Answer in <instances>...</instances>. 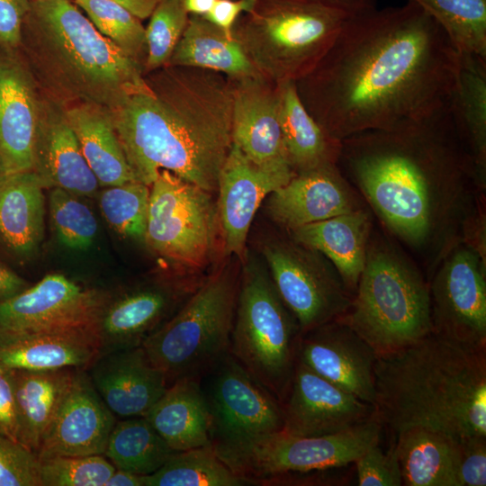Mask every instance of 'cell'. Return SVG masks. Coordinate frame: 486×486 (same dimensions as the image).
<instances>
[{
	"instance_id": "1",
	"label": "cell",
	"mask_w": 486,
	"mask_h": 486,
	"mask_svg": "<svg viewBox=\"0 0 486 486\" xmlns=\"http://www.w3.org/2000/svg\"><path fill=\"white\" fill-rule=\"evenodd\" d=\"M459 68L460 52L446 32L407 1L347 17L296 85L311 115L341 141L436 110L450 99Z\"/></svg>"
},
{
	"instance_id": "2",
	"label": "cell",
	"mask_w": 486,
	"mask_h": 486,
	"mask_svg": "<svg viewBox=\"0 0 486 486\" xmlns=\"http://www.w3.org/2000/svg\"><path fill=\"white\" fill-rule=\"evenodd\" d=\"M449 100L392 128L344 139L338 161L386 228L432 266L464 240L476 217L470 191L484 186Z\"/></svg>"
},
{
	"instance_id": "3",
	"label": "cell",
	"mask_w": 486,
	"mask_h": 486,
	"mask_svg": "<svg viewBox=\"0 0 486 486\" xmlns=\"http://www.w3.org/2000/svg\"><path fill=\"white\" fill-rule=\"evenodd\" d=\"M161 89L147 81L108 109L137 181L167 170L217 192L232 146L233 86L220 73L175 66Z\"/></svg>"
},
{
	"instance_id": "4",
	"label": "cell",
	"mask_w": 486,
	"mask_h": 486,
	"mask_svg": "<svg viewBox=\"0 0 486 486\" xmlns=\"http://www.w3.org/2000/svg\"><path fill=\"white\" fill-rule=\"evenodd\" d=\"M374 414L395 435L413 428L486 436V347L431 332L374 364Z\"/></svg>"
},
{
	"instance_id": "5",
	"label": "cell",
	"mask_w": 486,
	"mask_h": 486,
	"mask_svg": "<svg viewBox=\"0 0 486 486\" xmlns=\"http://www.w3.org/2000/svg\"><path fill=\"white\" fill-rule=\"evenodd\" d=\"M338 318L375 352L401 349L433 331L429 285L418 268L382 240H369L364 270Z\"/></svg>"
},
{
	"instance_id": "6",
	"label": "cell",
	"mask_w": 486,
	"mask_h": 486,
	"mask_svg": "<svg viewBox=\"0 0 486 486\" xmlns=\"http://www.w3.org/2000/svg\"><path fill=\"white\" fill-rule=\"evenodd\" d=\"M238 279L227 266L197 286L142 344L168 386L200 379L230 354Z\"/></svg>"
},
{
	"instance_id": "7",
	"label": "cell",
	"mask_w": 486,
	"mask_h": 486,
	"mask_svg": "<svg viewBox=\"0 0 486 486\" xmlns=\"http://www.w3.org/2000/svg\"><path fill=\"white\" fill-rule=\"evenodd\" d=\"M347 17L309 0H256L238 20L245 39L239 42L259 73L275 83L298 82L320 63Z\"/></svg>"
},
{
	"instance_id": "8",
	"label": "cell",
	"mask_w": 486,
	"mask_h": 486,
	"mask_svg": "<svg viewBox=\"0 0 486 486\" xmlns=\"http://www.w3.org/2000/svg\"><path fill=\"white\" fill-rule=\"evenodd\" d=\"M301 332L269 273L250 259L238 280L230 354L280 403L293 374Z\"/></svg>"
},
{
	"instance_id": "9",
	"label": "cell",
	"mask_w": 486,
	"mask_h": 486,
	"mask_svg": "<svg viewBox=\"0 0 486 486\" xmlns=\"http://www.w3.org/2000/svg\"><path fill=\"white\" fill-rule=\"evenodd\" d=\"M38 23L61 66L83 86L94 104L108 109L144 86L140 64L69 0H34Z\"/></svg>"
},
{
	"instance_id": "10",
	"label": "cell",
	"mask_w": 486,
	"mask_h": 486,
	"mask_svg": "<svg viewBox=\"0 0 486 486\" xmlns=\"http://www.w3.org/2000/svg\"><path fill=\"white\" fill-rule=\"evenodd\" d=\"M210 415L211 446L225 463L283 430L280 401L230 355L200 378Z\"/></svg>"
},
{
	"instance_id": "11",
	"label": "cell",
	"mask_w": 486,
	"mask_h": 486,
	"mask_svg": "<svg viewBox=\"0 0 486 486\" xmlns=\"http://www.w3.org/2000/svg\"><path fill=\"white\" fill-rule=\"evenodd\" d=\"M382 425L374 414L335 434L301 436L283 430L252 444L225 464L250 485H274L293 473L339 468L379 444Z\"/></svg>"
},
{
	"instance_id": "12",
	"label": "cell",
	"mask_w": 486,
	"mask_h": 486,
	"mask_svg": "<svg viewBox=\"0 0 486 486\" xmlns=\"http://www.w3.org/2000/svg\"><path fill=\"white\" fill-rule=\"evenodd\" d=\"M144 241L158 255L188 268L207 262L220 226L211 192L161 170L151 184Z\"/></svg>"
},
{
	"instance_id": "13",
	"label": "cell",
	"mask_w": 486,
	"mask_h": 486,
	"mask_svg": "<svg viewBox=\"0 0 486 486\" xmlns=\"http://www.w3.org/2000/svg\"><path fill=\"white\" fill-rule=\"evenodd\" d=\"M262 253L282 301L301 335L343 315L351 302L340 275L320 252L295 240H272Z\"/></svg>"
},
{
	"instance_id": "14",
	"label": "cell",
	"mask_w": 486,
	"mask_h": 486,
	"mask_svg": "<svg viewBox=\"0 0 486 486\" xmlns=\"http://www.w3.org/2000/svg\"><path fill=\"white\" fill-rule=\"evenodd\" d=\"M110 296L62 274H49L0 302V342L37 334L90 331L98 335L99 320Z\"/></svg>"
},
{
	"instance_id": "15",
	"label": "cell",
	"mask_w": 486,
	"mask_h": 486,
	"mask_svg": "<svg viewBox=\"0 0 486 486\" xmlns=\"http://www.w3.org/2000/svg\"><path fill=\"white\" fill-rule=\"evenodd\" d=\"M429 285L433 332L486 347L485 257L461 241L438 264Z\"/></svg>"
},
{
	"instance_id": "16",
	"label": "cell",
	"mask_w": 486,
	"mask_h": 486,
	"mask_svg": "<svg viewBox=\"0 0 486 486\" xmlns=\"http://www.w3.org/2000/svg\"><path fill=\"white\" fill-rule=\"evenodd\" d=\"M283 431L301 436L335 434L374 415V406L321 377L296 360L281 402Z\"/></svg>"
},
{
	"instance_id": "17",
	"label": "cell",
	"mask_w": 486,
	"mask_h": 486,
	"mask_svg": "<svg viewBox=\"0 0 486 486\" xmlns=\"http://www.w3.org/2000/svg\"><path fill=\"white\" fill-rule=\"evenodd\" d=\"M371 346L336 319L301 335L297 359L313 372L369 404L374 401Z\"/></svg>"
},
{
	"instance_id": "18",
	"label": "cell",
	"mask_w": 486,
	"mask_h": 486,
	"mask_svg": "<svg viewBox=\"0 0 486 486\" xmlns=\"http://www.w3.org/2000/svg\"><path fill=\"white\" fill-rule=\"evenodd\" d=\"M294 175L256 166L232 143L217 189L219 220L226 255L244 257L249 228L261 202Z\"/></svg>"
},
{
	"instance_id": "19",
	"label": "cell",
	"mask_w": 486,
	"mask_h": 486,
	"mask_svg": "<svg viewBox=\"0 0 486 486\" xmlns=\"http://www.w3.org/2000/svg\"><path fill=\"white\" fill-rule=\"evenodd\" d=\"M266 207L270 217L290 232L363 208L338 164L296 173L269 194Z\"/></svg>"
},
{
	"instance_id": "20",
	"label": "cell",
	"mask_w": 486,
	"mask_h": 486,
	"mask_svg": "<svg viewBox=\"0 0 486 486\" xmlns=\"http://www.w3.org/2000/svg\"><path fill=\"white\" fill-rule=\"evenodd\" d=\"M238 80L233 87L232 143L259 167L294 173L281 131L277 84H266L262 76Z\"/></svg>"
},
{
	"instance_id": "21",
	"label": "cell",
	"mask_w": 486,
	"mask_h": 486,
	"mask_svg": "<svg viewBox=\"0 0 486 486\" xmlns=\"http://www.w3.org/2000/svg\"><path fill=\"white\" fill-rule=\"evenodd\" d=\"M115 418L86 370L78 369L40 446L38 457L104 454Z\"/></svg>"
},
{
	"instance_id": "22",
	"label": "cell",
	"mask_w": 486,
	"mask_h": 486,
	"mask_svg": "<svg viewBox=\"0 0 486 486\" xmlns=\"http://www.w3.org/2000/svg\"><path fill=\"white\" fill-rule=\"evenodd\" d=\"M95 390L120 418L144 417L168 388L142 346L101 353L86 369Z\"/></svg>"
},
{
	"instance_id": "23",
	"label": "cell",
	"mask_w": 486,
	"mask_h": 486,
	"mask_svg": "<svg viewBox=\"0 0 486 486\" xmlns=\"http://www.w3.org/2000/svg\"><path fill=\"white\" fill-rule=\"evenodd\" d=\"M14 50L0 48V156L8 174L33 170L39 108Z\"/></svg>"
},
{
	"instance_id": "24",
	"label": "cell",
	"mask_w": 486,
	"mask_h": 486,
	"mask_svg": "<svg viewBox=\"0 0 486 486\" xmlns=\"http://www.w3.org/2000/svg\"><path fill=\"white\" fill-rule=\"evenodd\" d=\"M187 290L155 285L110 296L98 323L100 354L142 346L172 315Z\"/></svg>"
},
{
	"instance_id": "25",
	"label": "cell",
	"mask_w": 486,
	"mask_h": 486,
	"mask_svg": "<svg viewBox=\"0 0 486 486\" xmlns=\"http://www.w3.org/2000/svg\"><path fill=\"white\" fill-rule=\"evenodd\" d=\"M32 171L46 188H61L79 197H94L100 187L65 113L40 115Z\"/></svg>"
},
{
	"instance_id": "26",
	"label": "cell",
	"mask_w": 486,
	"mask_h": 486,
	"mask_svg": "<svg viewBox=\"0 0 486 486\" xmlns=\"http://www.w3.org/2000/svg\"><path fill=\"white\" fill-rule=\"evenodd\" d=\"M45 188L32 170L9 174L0 184V249L16 260L31 258L41 245Z\"/></svg>"
},
{
	"instance_id": "27",
	"label": "cell",
	"mask_w": 486,
	"mask_h": 486,
	"mask_svg": "<svg viewBox=\"0 0 486 486\" xmlns=\"http://www.w3.org/2000/svg\"><path fill=\"white\" fill-rule=\"evenodd\" d=\"M371 229L370 214L360 208L291 233L293 240L320 252L332 264L351 294L364 267Z\"/></svg>"
},
{
	"instance_id": "28",
	"label": "cell",
	"mask_w": 486,
	"mask_h": 486,
	"mask_svg": "<svg viewBox=\"0 0 486 486\" xmlns=\"http://www.w3.org/2000/svg\"><path fill=\"white\" fill-rule=\"evenodd\" d=\"M10 370L19 424L18 441L37 454L78 369Z\"/></svg>"
},
{
	"instance_id": "29",
	"label": "cell",
	"mask_w": 486,
	"mask_h": 486,
	"mask_svg": "<svg viewBox=\"0 0 486 486\" xmlns=\"http://www.w3.org/2000/svg\"><path fill=\"white\" fill-rule=\"evenodd\" d=\"M175 452L211 446L210 415L198 378H182L144 416Z\"/></svg>"
},
{
	"instance_id": "30",
	"label": "cell",
	"mask_w": 486,
	"mask_h": 486,
	"mask_svg": "<svg viewBox=\"0 0 486 486\" xmlns=\"http://www.w3.org/2000/svg\"><path fill=\"white\" fill-rule=\"evenodd\" d=\"M99 354L95 332L29 335L0 342V366L32 371L87 369Z\"/></svg>"
},
{
	"instance_id": "31",
	"label": "cell",
	"mask_w": 486,
	"mask_h": 486,
	"mask_svg": "<svg viewBox=\"0 0 486 486\" xmlns=\"http://www.w3.org/2000/svg\"><path fill=\"white\" fill-rule=\"evenodd\" d=\"M393 446L406 486H459V438L413 427L396 435Z\"/></svg>"
},
{
	"instance_id": "32",
	"label": "cell",
	"mask_w": 486,
	"mask_h": 486,
	"mask_svg": "<svg viewBox=\"0 0 486 486\" xmlns=\"http://www.w3.org/2000/svg\"><path fill=\"white\" fill-rule=\"evenodd\" d=\"M279 121L288 160L300 173L338 164L341 141L331 137L303 104L295 81L276 83Z\"/></svg>"
},
{
	"instance_id": "33",
	"label": "cell",
	"mask_w": 486,
	"mask_h": 486,
	"mask_svg": "<svg viewBox=\"0 0 486 486\" xmlns=\"http://www.w3.org/2000/svg\"><path fill=\"white\" fill-rule=\"evenodd\" d=\"M167 64L224 73L237 79L261 76L234 33L197 15L189 17Z\"/></svg>"
},
{
	"instance_id": "34",
	"label": "cell",
	"mask_w": 486,
	"mask_h": 486,
	"mask_svg": "<svg viewBox=\"0 0 486 486\" xmlns=\"http://www.w3.org/2000/svg\"><path fill=\"white\" fill-rule=\"evenodd\" d=\"M65 114L100 186L137 181L108 110L93 103L74 106Z\"/></svg>"
},
{
	"instance_id": "35",
	"label": "cell",
	"mask_w": 486,
	"mask_h": 486,
	"mask_svg": "<svg viewBox=\"0 0 486 486\" xmlns=\"http://www.w3.org/2000/svg\"><path fill=\"white\" fill-rule=\"evenodd\" d=\"M456 130L482 182L486 171V58L460 52L456 86L450 97Z\"/></svg>"
},
{
	"instance_id": "36",
	"label": "cell",
	"mask_w": 486,
	"mask_h": 486,
	"mask_svg": "<svg viewBox=\"0 0 486 486\" xmlns=\"http://www.w3.org/2000/svg\"><path fill=\"white\" fill-rule=\"evenodd\" d=\"M175 453L145 417L116 420L104 455L117 468L149 475Z\"/></svg>"
},
{
	"instance_id": "37",
	"label": "cell",
	"mask_w": 486,
	"mask_h": 486,
	"mask_svg": "<svg viewBox=\"0 0 486 486\" xmlns=\"http://www.w3.org/2000/svg\"><path fill=\"white\" fill-rule=\"evenodd\" d=\"M211 446L175 452L155 472L145 475V486H248Z\"/></svg>"
},
{
	"instance_id": "38",
	"label": "cell",
	"mask_w": 486,
	"mask_h": 486,
	"mask_svg": "<svg viewBox=\"0 0 486 486\" xmlns=\"http://www.w3.org/2000/svg\"><path fill=\"white\" fill-rule=\"evenodd\" d=\"M429 14L459 52L486 58V0H407Z\"/></svg>"
},
{
	"instance_id": "39",
	"label": "cell",
	"mask_w": 486,
	"mask_h": 486,
	"mask_svg": "<svg viewBox=\"0 0 486 486\" xmlns=\"http://www.w3.org/2000/svg\"><path fill=\"white\" fill-rule=\"evenodd\" d=\"M150 187L139 181L105 187L99 194L100 210L119 235L144 240Z\"/></svg>"
},
{
	"instance_id": "40",
	"label": "cell",
	"mask_w": 486,
	"mask_h": 486,
	"mask_svg": "<svg viewBox=\"0 0 486 486\" xmlns=\"http://www.w3.org/2000/svg\"><path fill=\"white\" fill-rule=\"evenodd\" d=\"M97 31L139 63L146 54V29L140 19L125 7L109 0H74Z\"/></svg>"
},
{
	"instance_id": "41",
	"label": "cell",
	"mask_w": 486,
	"mask_h": 486,
	"mask_svg": "<svg viewBox=\"0 0 486 486\" xmlns=\"http://www.w3.org/2000/svg\"><path fill=\"white\" fill-rule=\"evenodd\" d=\"M49 210L53 230L63 246L83 250L93 244L98 224L91 209L79 196L54 187L49 194Z\"/></svg>"
},
{
	"instance_id": "42",
	"label": "cell",
	"mask_w": 486,
	"mask_h": 486,
	"mask_svg": "<svg viewBox=\"0 0 486 486\" xmlns=\"http://www.w3.org/2000/svg\"><path fill=\"white\" fill-rule=\"evenodd\" d=\"M115 469L104 454L39 458L40 486H104Z\"/></svg>"
},
{
	"instance_id": "43",
	"label": "cell",
	"mask_w": 486,
	"mask_h": 486,
	"mask_svg": "<svg viewBox=\"0 0 486 486\" xmlns=\"http://www.w3.org/2000/svg\"><path fill=\"white\" fill-rule=\"evenodd\" d=\"M146 29V67L157 69L168 63L189 20L184 0H158Z\"/></svg>"
},
{
	"instance_id": "44",
	"label": "cell",
	"mask_w": 486,
	"mask_h": 486,
	"mask_svg": "<svg viewBox=\"0 0 486 486\" xmlns=\"http://www.w3.org/2000/svg\"><path fill=\"white\" fill-rule=\"evenodd\" d=\"M0 486H40L38 454L1 434Z\"/></svg>"
},
{
	"instance_id": "45",
	"label": "cell",
	"mask_w": 486,
	"mask_h": 486,
	"mask_svg": "<svg viewBox=\"0 0 486 486\" xmlns=\"http://www.w3.org/2000/svg\"><path fill=\"white\" fill-rule=\"evenodd\" d=\"M354 463L359 486L402 485L401 472L393 446L384 453L379 444L374 445Z\"/></svg>"
},
{
	"instance_id": "46",
	"label": "cell",
	"mask_w": 486,
	"mask_h": 486,
	"mask_svg": "<svg viewBox=\"0 0 486 486\" xmlns=\"http://www.w3.org/2000/svg\"><path fill=\"white\" fill-rule=\"evenodd\" d=\"M459 486L486 485V436L459 439Z\"/></svg>"
},
{
	"instance_id": "47",
	"label": "cell",
	"mask_w": 486,
	"mask_h": 486,
	"mask_svg": "<svg viewBox=\"0 0 486 486\" xmlns=\"http://www.w3.org/2000/svg\"><path fill=\"white\" fill-rule=\"evenodd\" d=\"M30 10V0H0L1 49L14 50L18 48L23 22Z\"/></svg>"
},
{
	"instance_id": "48",
	"label": "cell",
	"mask_w": 486,
	"mask_h": 486,
	"mask_svg": "<svg viewBox=\"0 0 486 486\" xmlns=\"http://www.w3.org/2000/svg\"><path fill=\"white\" fill-rule=\"evenodd\" d=\"M0 434L19 442V424L11 370L2 366H0Z\"/></svg>"
},
{
	"instance_id": "49",
	"label": "cell",
	"mask_w": 486,
	"mask_h": 486,
	"mask_svg": "<svg viewBox=\"0 0 486 486\" xmlns=\"http://www.w3.org/2000/svg\"><path fill=\"white\" fill-rule=\"evenodd\" d=\"M256 0H216L212 10L204 16L206 20L233 34V27L243 13L252 10Z\"/></svg>"
},
{
	"instance_id": "50",
	"label": "cell",
	"mask_w": 486,
	"mask_h": 486,
	"mask_svg": "<svg viewBox=\"0 0 486 486\" xmlns=\"http://www.w3.org/2000/svg\"><path fill=\"white\" fill-rule=\"evenodd\" d=\"M30 284L0 259V302L24 291Z\"/></svg>"
},
{
	"instance_id": "51",
	"label": "cell",
	"mask_w": 486,
	"mask_h": 486,
	"mask_svg": "<svg viewBox=\"0 0 486 486\" xmlns=\"http://www.w3.org/2000/svg\"><path fill=\"white\" fill-rule=\"evenodd\" d=\"M335 9L350 17L376 7V0H309Z\"/></svg>"
},
{
	"instance_id": "52",
	"label": "cell",
	"mask_w": 486,
	"mask_h": 486,
	"mask_svg": "<svg viewBox=\"0 0 486 486\" xmlns=\"http://www.w3.org/2000/svg\"><path fill=\"white\" fill-rule=\"evenodd\" d=\"M114 2L130 13L139 19H146L150 16L158 0H109Z\"/></svg>"
},
{
	"instance_id": "53",
	"label": "cell",
	"mask_w": 486,
	"mask_h": 486,
	"mask_svg": "<svg viewBox=\"0 0 486 486\" xmlns=\"http://www.w3.org/2000/svg\"><path fill=\"white\" fill-rule=\"evenodd\" d=\"M104 486H145V475L116 468Z\"/></svg>"
},
{
	"instance_id": "54",
	"label": "cell",
	"mask_w": 486,
	"mask_h": 486,
	"mask_svg": "<svg viewBox=\"0 0 486 486\" xmlns=\"http://www.w3.org/2000/svg\"><path fill=\"white\" fill-rule=\"evenodd\" d=\"M216 0H184L186 12L192 15L204 17L213 7Z\"/></svg>"
},
{
	"instance_id": "55",
	"label": "cell",
	"mask_w": 486,
	"mask_h": 486,
	"mask_svg": "<svg viewBox=\"0 0 486 486\" xmlns=\"http://www.w3.org/2000/svg\"><path fill=\"white\" fill-rule=\"evenodd\" d=\"M9 174L6 171L3 159L0 156V184L6 178Z\"/></svg>"
},
{
	"instance_id": "56",
	"label": "cell",
	"mask_w": 486,
	"mask_h": 486,
	"mask_svg": "<svg viewBox=\"0 0 486 486\" xmlns=\"http://www.w3.org/2000/svg\"><path fill=\"white\" fill-rule=\"evenodd\" d=\"M34 1V0H33Z\"/></svg>"
}]
</instances>
